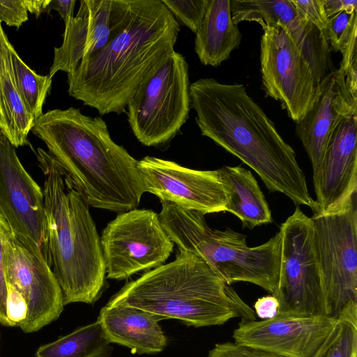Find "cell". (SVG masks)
Segmentation results:
<instances>
[{"label": "cell", "instance_id": "6da1fadb", "mask_svg": "<svg viewBox=\"0 0 357 357\" xmlns=\"http://www.w3.org/2000/svg\"><path fill=\"white\" fill-rule=\"evenodd\" d=\"M106 44L68 74V93L100 115L126 112L139 84L174 51L179 24L161 0H112Z\"/></svg>", "mask_w": 357, "mask_h": 357}, {"label": "cell", "instance_id": "7a4b0ae2", "mask_svg": "<svg viewBox=\"0 0 357 357\" xmlns=\"http://www.w3.org/2000/svg\"><path fill=\"white\" fill-rule=\"evenodd\" d=\"M189 92L202 135L250 167L271 192L316 213L294 150L243 85L201 78L190 85Z\"/></svg>", "mask_w": 357, "mask_h": 357}, {"label": "cell", "instance_id": "3957f363", "mask_svg": "<svg viewBox=\"0 0 357 357\" xmlns=\"http://www.w3.org/2000/svg\"><path fill=\"white\" fill-rule=\"evenodd\" d=\"M89 206L122 213L145 192L138 160L112 139L105 121L70 107L47 111L31 130Z\"/></svg>", "mask_w": 357, "mask_h": 357}, {"label": "cell", "instance_id": "277c9868", "mask_svg": "<svg viewBox=\"0 0 357 357\" xmlns=\"http://www.w3.org/2000/svg\"><path fill=\"white\" fill-rule=\"evenodd\" d=\"M37 158L45 176L42 253L60 286L63 305L92 304L102 291L106 271L89 206L48 151L38 148Z\"/></svg>", "mask_w": 357, "mask_h": 357}, {"label": "cell", "instance_id": "5b68a950", "mask_svg": "<svg viewBox=\"0 0 357 357\" xmlns=\"http://www.w3.org/2000/svg\"><path fill=\"white\" fill-rule=\"evenodd\" d=\"M109 302L194 327L222 325L237 317L256 320L255 311L231 285L201 258L181 250L172 262L126 283Z\"/></svg>", "mask_w": 357, "mask_h": 357}, {"label": "cell", "instance_id": "8992f818", "mask_svg": "<svg viewBox=\"0 0 357 357\" xmlns=\"http://www.w3.org/2000/svg\"><path fill=\"white\" fill-rule=\"evenodd\" d=\"M162 226L178 250L195 255L228 284L247 282L272 295L279 282L280 231L267 242L249 247L246 236L229 228H211L204 215L167 201H160Z\"/></svg>", "mask_w": 357, "mask_h": 357}, {"label": "cell", "instance_id": "52a82bcc", "mask_svg": "<svg viewBox=\"0 0 357 357\" xmlns=\"http://www.w3.org/2000/svg\"><path fill=\"white\" fill-rule=\"evenodd\" d=\"M3 266L12 326L32 333L59 317L64 306L61 289L38 244L9 229L3 238Z\"/></svg>", "mask_w": 357, "mask_h": 357}, {"label": "cell", "instance_id": "ba28073f", "mask_svg": "<svg viewBox=\"0 0 357 357\" xmlns=\"http://www.w3.org/2000/svg\"><path fill=\"white\" fill-rule=\"evenodd\" d=\"M190 85L188 63L175 50L139 84L126 106L139 142L159 146L180 132L189 116Z\"/></svg>", "mask_w": 357, "mask_h": 357}, {"label": "cell", "instance_id": "9c48e42d", "mask_svg": "<svg viewBox=\"0 0 357 357\" xmlns=\"http://www.w3.org/2000/svg\"><path fill=\"white\" fill-rule=\"evenodd\" d=\"M356 199L337 211L311 217L326 314L335 319L357 303Z\"/></svg>", "mask_w": 357, "mask_h": 357}, {"label": "cell", "instance_id": "30bf717a", "mask_svg": "<svg viewBox=\"0 0 357 357\" xmlns=\"http://www.w3.org/2000/svg\"><path fill=\"white\" fill-rule=\"evenodd\" d=\"M280 231V276L278 288L273 294L279 301L277 314L327 316L311 218L297 206L281 224Z\"/></svg>", "mask_w": 357, "mask_h": 357}, {"label": "cell", "instance_id": "8fae6325", "mask_svg": "<svg viewBox=\"0 0 357 357\" xmlns=\"http://www.w3.org/2000/svg\"><path fill=\"white\" fill-rule=\"evenodd\" d=\"M100 243L107 278L124 280L142 271L162 265L174 243L149 209L119 213L102 231Z\"/></svg>", "mask_w": 357, "mask_h": 357}, {"label": "cell", "instance_id": "7c38bea8", "mask_svg": "<svg viewBox=\"0 0 357 357\" xmlns=\"http://www.w3.org/2000/svg\"><path fill=\"white\" fill-rule=\"evenodd\" d=\"M260 65L266 94L281 102L297 122L314 99L318 84L314 74L287 31L279 25L262 28Z\"/></svg>", "mask_w": 357, "mask_h": 357}, {"label": "cell", "instance_id": "4fadbf2b", "mask_svg": "<svg viewBox=\"0 0 357 357\" xmlns=\"http://www.w3.org/2000/svg\"><path fill=\"white\" fill-rule=\"evenodd\" d=\"M339 318L276 314L266 320H241L237 344L286 357H317L333 335Z\"/></svg>", "mask_w": 357, "mask_h": 357}, {"label": "cell", "instance_id": "5bb4252c", "mask_svg": "<svg viewBox=\"0 0 357 357\" xmlns=\"http://www.w3.org/2000/svg\"><path fill=\"white\" fill-rule=\"evenodd\" d=\"M137 165L145 192L160 201L204 215L226 211L227 192L218 169H192L153 156H145Z\"/></svg>", "mask_w": 357, "mask_h": 357}, {"label": "cell", "instance_id": "9a60e30c", "mask_svg": "<svg viewBox=\"0 0 357 357\" xmlns=\"http://www.w3.org/2000/svg\"><path fill=\"white\" fill-rule=\"evenodd\" d=\"M0 213L12 231L40 247L45 220L43 190L24 169L15 146L1 130Z\"/></svg>", "mask_w": 357, "mask_h": 357}, {"label": "cell", "instance_id": "2e32d148", "mask_svg": "<svg viewBox=\"0 0 357 357\" xmlns=\"http://www.w3.org/2000/svg\"><path fill=\"white\" fill-rule=\"evenodd\" d=\"M232 20L282 27L310 66L319 84L333 70L326 32L307 22L289 0H231Z\"/></svg>", "mask_w": 357, "mask_h": 357}, {"label": "cell", "instance_id": "e0dca14e", "mask_svg": "<svg viewBox=\"0 0 357 357\" xmlns=\"http://www.w3.org/2000/svg\"><path fill=\"white\" fill-rule=\"evenodd\" d=\"M312 178L315 213L337 211L357 196V114L344 118L334 129Z\"/></svg>", "mask_w": 357, "mask_h": 357}, {"label": "cell", "instance_id": "ac0fdd59", "mask_svg": "<svg viewBox=\"0 0 357 357\" xmlns=\"http://www.w3.org/2000/svg\"><path fill=\"white\" fill-rule=\"evenodd\" d=\"M354 114L357 98L349 92L343 72L333 69L321 81L311 105L296 122V134L310 158L312 177L318 173L334 129Z\"/></svg>", "mask_w": 357, "mask_h": 357}, {"label": "cell", "instance_id": "d6986e66", "mask_svg": "<svg viewBox=\"0 0 357 357\" xmlns=\"http://www.w3.org/2000/svg\"><path fill=\"white\" fill-rule=\"evenodd\" d=\"M112 0H82L75 17L65 23L63 40L54 47L50 77L59 71L68 74L80 62L101 49L110 33Z\"/></svg>", "mask_w": 357, "mask_h": 357}, {"label": "cell", "instance_id": "ffe728a7", "mask_svg": "<svg viewBox=\"0 0 357 357\" xmlns=\"http://www.w3.org/2000/svg\"><path fill=\"white\" fill-rule=\"evenodd\" d=\"M162 319L151 312L110 302L98 317L110 343L127 347L139 354H155L165 348L167 340L158 324Z\"/></svg>", "mask_w": 357, "mask_h": 357}, {"label": "cell", "instance_id": "44dd1931", "mask_svg": "<svg viewBox=\"0 0 357 357\" xmlns=\"http://www.w3.org/2000/svg\"><path fill=\"white\" fill-rule=\"evenodd\" d=\"M241 38L242 34L232 20L231 0H208L195 38V51L201 63L218 66L239 47Z\"/></svg>", "mask_w": 357, "mask_h": 357}, {"label": "cell", "instance_id": "7402d4cb", "mask_svg": "<svg viewBox=\"0 0 357 357\" xmlns=\"http://www.w3.org/2000/svg\"><path fill=\"white\" fill-rule=\"evenodd\" d=\"M218 169L227 192L225 211L236 215L250 229L272 222L268 202L250 170L227 165Z\"/></svg>", "mask_w": 357, "mask_h": 357}, {"label": "cell", "instance_id": "603a6c76", "mask_svg": "<svg viewBox=\"0 0 357 357\" xmlns=\"http://www.w3.org/2000/svg\"><path fill=\"white\" fill-rule=\"evenodd\" d=\"M110 342L100 322L80 327L70 334L40 346L36 357H105Z\"/></svg>", "mask_w": 357, "mask_h": 357}, {"label": "cell", "instance_id": "cb8c5ba5", "mask_svg": "<svg viewBox=\"0 0 357 357\" xmlns=\"http://www.w3.org/2000/svg\"><path fill=\"white\" fill-rule=\"evenodd\" d=\"M0 79L5 135L15 148L24 146L29 143L28 134L35 120L28 112L17 89L11 55L10 62L4 73L0 75Z\"/></svg>", "mask_w": 357, "mask_h": 357}, {"label": "cell", "instance_id": "d4e9b609", "mask_svg": "<svg viewBox=\"0 0 357 357\" xmlns=\"http://www.w3.org/2000/svg\"><path fill=\"white\" fill-rule=\"evenodd\" d=\"M11 62L17 89L34 120L43 113V106L50 89L52 78L40 75L31 70L20 57L13 46Z\"/></svg>", "mask_w": 357, "mask_h": 357}, {"label": "cell", "instance_id": "484cf974", "mask_svg": "<svg viewBox=\"0 0 357 357\" xmlns=\"http://www.w3.org/2000/svg\"><path fill=\"white\" fill-rule=\"evenodd\" d=\"M336 330L317 357H357V303L346 307Z\"/></svg>", "mask_w": 357, "mask_h": 357}, {"label": "cell", "instance_id": "4316f807", "mask_svg": "<svg viewBox=\"0 0 357 357\" xmlns=\"http://www.w3.org/2000/svg\"><path fill=\"white\" fill-rule=\"evenodd\" d=\"M356 28L357 12L342 11L328 18L326 37L330 49L342 53Z\"/></svg>", "mask_w": 357, "mask_h": 357}, {"label": "cell", "instance_id": "83f0119b", "mask_svg": "<svg viewBox=\"0 0 357 357\" xmlns=\"http://www.w3.org/2000/svg\"><path fill=\"white\" fill-rule=\"evenodd\" d=\"M167 9L183 25L195 33L205 15L208 0H161Z\"/></svg>", "mask_w": 357, "mask_h": 357}, {"label": "cell", "instance_id": "f1b7e54d", "mask_svg": "<svg viewBox=\"0 0 357 357\" xmlns=\"http://www.w3.org/2000/svg\"><path fill=\"white\" fill-rule=\"evenodd\" d=\"M290 1L307 22L326 33L328 17L325 13L324 0Z\"/></svg>", "mask_w": 357, "mask_h": 357}, {"label": "cell", "instance_id": "f546056e", "mask_svg": "<svg viewBox=\"0 0 357 357\" xmlns=\"http://www.w3.org/2000/svg\"><path fill=\"white\" fill-rule=\"evenodd\" d=\"M207 357H271L266 351L248 347L235 342H227L216 344Z\"/></svg>", "mask_w": 357, "mask_h": 357}, {"label": "cell", "instance_id": "4dcf8cb0", "mask_svg": "<svg viewBox=\"0 0 357 357\" xmlns=\"http://www.w3.org/2000/svg\"><path fill=\"white\" fill-rule=\"evenodd\" d=\"M9 229L7 221L0 213V324L6 326H12L8 314V289L3 266V238Z\"/></svg>", "mask_w": 357, "mask_h": 357}, {"label": "cell", "instance_id": "1f68e13d", "mask_svg": "<svg viewBox=\"0 0 357 357\" xmlns=\"http://www.w3.org/2000/svg\"><path fill=\"white\" fill-rule=\"evenodd\" d=\"M28 20V11L23 0H0V22L20 28Z\"/></svg>", "mask_w": 357, "mask_h": 357}, {"label": "cell", "instance_id": "d6a6232c", "mask_svg": "<svg viewBox=\"0 0 357 357\" xmlns=\"http://www.w3.org/2000/svg\"><path fill=\"white\" fill-rule=\"evenodd\" d=\"M256 316L261 320L270 319L276 316L279 301L273 295H268L259 298L254 304Z\"/></svg>", "mask_w": 357, "mask_h": 357}, {"label": "cell", "instance_id": "836d02e7", "mask_svg": "<svg viewBox=\"0 0 357 357\" xmlns=\"http://www.w3.org/2000/svg\"><path fill=\"white\" fill-rule=\"evenodd\" d=\"M324 6L328 18L342 11L357 12L356 0H324Z\"/></svg>", "mask_w": 357, "mask_h": 357}, {"label": "cell", "instance_id": "e575fe53", "mask_svg": "<svg viewBox=\"0 0 357 357\" xmlns=\"http://www.w3.org/2000/svg\"><path fill=\"white\" fill-rule=\"evenodd\" d=\"M75 3V0H50L47 13H50L52 10H56L65 24L73 17Z\"/></svg>", "mask_w": 357, "mask_h": 357}, {"label": "cell", "instance_id": "d590c367", "mask_svg": "<svg viewBox=\"0 0 357 357\" xmlns=\"http://www.w3.org/2000/svg\"><path fill=\"white\" fill-rule=\"evenodd\" d=\"M11 47L0 22V75L4 73L10 62Z\"/></svg>", "mask_w": 357, "mask_h": 357}, {"label": "cell", "instance_id": "8d00e7d4", "mask_svg": "<svg viewBox=\"0 0 357 357\" xmlns=\"http://www.w3.org/2000/svg\"><path fill=\"white\" fill-rule=\"evenodd\" d=\"M23 2L28 12L38 17L43 13H47L50 0H23Z\"/></svg>", "mask_w": 357, "mask_h": 357}, {"label": "cell", "instance_id": "74e56055", "mask_svg": "<svg viewBox=\"0 0 357 357\" xmlns=\"http://www.w3.org/2000/svg\"><path fill=\"white\" fill-rule=\"evenodd\" d=\"M0 130L5 135L6 126L2 110L1 92V79H0Z\"/></svg>", "mask_w": 357, "mask_h": 357}]
</instances>
